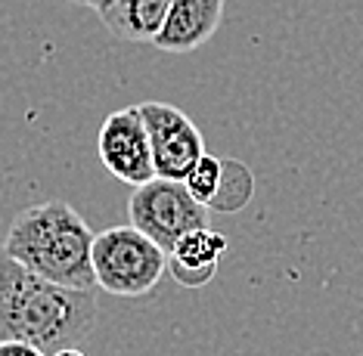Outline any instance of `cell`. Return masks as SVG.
<instances>
[{
    "label": "cell",
    "mask_w": 363,
    "mask_h": 356,
    "mask_svg": "<svg viewBox=\"0 0 363 356\" xmlns=\"http://www.w3.org/2000/svg\"><path fill=\"white\" fill-rule=\"evenodd\" d=\"M128 217L137 229L155 239L164 251H171L177 239L186 236L189 229L208 226V208L189 193L184 180L168 177H152L134 186V195L128 202Z\"/></svg>",
    "instance_id": "4"
},
{
    "label": "cell",
    "mask_w": 363,
    "mask_h": 356,
    "mask_svg": "<svg viewBox=\"0 0 363 356\" xmlns=\"http://www.w3.org/2000/svg\"><path fill=\"white\" fill-rule=\"evenodd\" d=\"M227 251V239L208 226L189 229L177 239V245L168 251V272L177 285L202 288L208 285L218 272V263Z\"/></svg>",
    "instance_id": "8"
},
{
    "label": "cell",
    "mask_w": 363,
    "mask_h": 356,
    "mask_svg": "<svg viewBox=\"0 0 363 356\" xmlns=\"http://www.w3.org/2000/svg\"><path fill=\"white\" fill-rule=\"evenodd\" d=\"M94 288H69L0 251V341H26L44 353L81 344L96 326Z\"/></svg>",
    "instance_id": "1"
},
{
    "label": "cell",
    "mask_w": 363,
    "mask_h": 356,
    "mask_svg": "<svg viewBox=\"0 0 363 356\" xmlns=\"http://www.w3.org/2000/svg\"><path fill=\"white\" fill-rule=\"evenodd\" d=\"M0 356H50V353H44L40 347L26 341H0Z\"/></svg>",
    "instance_id": "12"
},
{
    "label": "cell",
    "mask_w": 363,
    "mask_h": 356,
    "mask_svg": "<svg viewBox=\"0 0 363 356\" xmlns=\"http://www.w3.org/2000/svg\"><path fill=\"white\" fill-rule=\"evenodd\" d=\"M50 356H84L78 350V347H62V350H56V353H50Z\"/></svg>",
    "instance_id": "14"
},
{
    "label": "cell",
    "mask_w": 363,
    "mask_h": 356,
    "mask_svg": "<svg viewBox=\"0 0 363 356\" xmlns=\"http://www.w3.org/2000/svg\"><path fill=\"white\" fill-rule=\"evenodd\" d=\"M94 239L96 233L87 226V220L69 202L53 198L16 214L0 251L50 282L96 288Z\"/></svg>",
    "instance_id": "2"
},
{
    "label": "cell",
    "mask_w": 363,
    "mask_h": 356,
    "mask_svg": "<svg viewBox=\"0 0 363 356\" xmlns=\"http://www.w3.org/2000/svg\"><path fill=\"white\" fill-rule=\"evenodd\" d=\"M252 193H255L252 171L245 168L242 161L224 159V177H220V186H218V195H214L211 208L224 211V214H233V211L245 208V205L252 202Z\"/></svg>",
    "instance_id": "10"
},
{
    "label": "cell",
    "mask_w": 363,
    "mask_h": 356,
    "mask_svg": "<svg viewBox=\"0 0 363 356\" xmlns=\"http://www.w3.org/2000/svg\"><path fill=\"white\" fill-rule=\"evenodd\" d=\"M168 10L171 0H106L96 13L112 38L128 44H152Z\"/></svg>",
    "instance_id": "9"
},
{
    "label": "cell",
    "mask_w": 363,
    "mask_h": 356,
    "mask_svg": "<svg viewBox=\"0 0 363 356\" xmlns=\"http://www.w3.org/2000/svg\"><path fill=\"white\" fill-rule=\"evenodd\" d=\"M224 6L227 0H171V10L152 47L164 53H193L205 47L224 22Z\"/></svg>",
    "instance_id": "7"
},
{
    "label": "cell",
    "mask_w": 363,
    "mask_h": 356,
    "mask_svg": "<svg viewBox=\"0 0 363 356\" xmlns=\"http://www.w3.org/2000/svg\"><path fill=\"white\" fill-rule=\"evenodd\" d=\"M69 4H78V6H94V10H100L106 0H69Z\"/></svg>",
    "instance_id": "13"
},
{
    "label": "cell",
    "mask_w": 363,
    "mask_h": 356,
    "mask_svg": "<svg viewBox=\"0 0 363 356\" xmlns=\"http://www.w3.org/2000/svg\"><path fill=\"white\" fill-rule=\"evenodd\" d=\"M96 149H100L103 168L121 183L140 186L146 180L159 177L155 173L150 130H146V121L140 115V105L106 115L100 137H96Z\"/></svg>",
    "instance_id": "5"
},
{
    "label": "cell",
    "mask_w": 363,
    "mask_h": 356,
    "mask_svg": "<svg viewBox=\"0 0 363 356\" xmlns=\"http://www.w3.org/2000/svg\"><path fill=\"white\" fill-rule=\"evenodd\" d=\"M220 177H224V159H214V155L205 152L199 161L193 164V171L186 173V189L193 193L205 208L211 211V202L218 195V186H220Z\"/></svg>",
    "instance_id": "11"
},
{
    "label": "cell",
    "mask_w": 363,
    "mask_h": 356,
    "mask_svg": "<svg viewBox=\"0 0 363 356\" xmlns=\"http://www.w3.org/2000/svg\"><path fill=\"white\" fill-rule=\"evenodd\" d=\"M168 272V251L134 223L112 226L94 239L96 288L115 297L150 294Z\"/></svg>",
    "instance_id": "3"
},
{
    "label": "cell",
    "mask_w": 363,
    "mask_h": 356,
    "mask_svg": "<svg viewBox=\"0 0 363 356\" xmlns=\"http://www.w3.org/2000/svg\"><path fill=\"white\" fill-rule=\"evenodd\" d=\"M140 115L150 130L155 173L168 180H186L193 164L205 155V139L186 112L171 103H140Z\"/></svg>",
    "instance_id": "6"
}]
</instances>
